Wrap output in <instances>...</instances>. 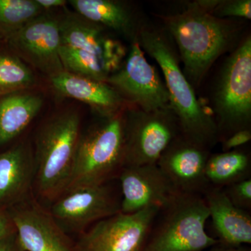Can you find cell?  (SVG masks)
<instances>
[{"mask_svg":"<svg viewBox=\"0 0 251 251\" xmlns=\"http://www.w3.org/2000/svg\"><path fill=\"white\" fill-rule=\"evenodd\" d=\"M138 41L161 67L181 135L208 149L215 145L219 138L215 120L200 103L193 85L180 68L179 54L171 36L167 31L143 25Z\"/></svg>","mask_w":251,"mask_h":251,"instance_id":"6da1fadb","label":"cell"},{"mask_svg":"<svg viewBox=\"0 0 251 251\" xmlns=\"http://www.w3.org/2000/svg\"><path fill=\"white\" fill-rule=\"evenodd\" d=\"M167 32L175 41L190 83L198 85L233 37L230 24L214 17L194 2L180 14L163 16Z\"/></svg>","mask_w":251,"mask_h":251,"instance_id":"7a4b0ae2","label":"cell"},{"mask_svg":"<svg viewBox=\"0 0 251 251\" xmlns=\"http://www.w3.org/2000/svg\"><path fill=\"white\" fill-rule=\"evenodd\" d=\"M80 125L78 113L67 110L51 117L38 133L34 179L44 197L59 196L67 188L80 138Z\"/></svg>","mask_w":251,"mask_h":251,"instance_id":"3957f363","label":"cell"},{"mask_svg":"<svg viewBox=\"0 0 251 251\" xmlns=\"http://www.w3.org/2000/svg\"><path fill=\"white\" fill-rule=\"evenodd\" d=\"M126 112L103 117L102 123L81 135L65 191L105 184L125 166Z\"/></svg>","mask_w":251,"mask_h":251,"instance_id":"277c9868","label":"cell"},{"mask_svg":"<svg viewBox=\"0 0 251 251\" xmlns=\"http://www.w3.org/2000/svg\"><path fill=\"white\" fill-rule=\"evenodd\" d=\"M161 211V222L143 251H202L219 242L206 233L209 212L201 195L180 193Z\"/></svg>","mask_w":251,"mask_h":251,"instance_id":"5b68a950","label":"cell"},{"mask_svg":"<svg viewBox=\"0 0 251 251\" xmlns=\"http://www.w3.org/2000/svg\"><path fill=\"white\" fill-rule=\"evenodd\" d=\"M213 106L219 133L247 129L251 120V38L248 36L225 63Z\"/></svg>","mask_w":251,"mask_h":251,"instance_id":"8992f818","label":"cell"},{"mask_svg":"<svg viewBox=\"0 0 251 251\" xmlns=\"http://www.w3.org/2000/svg\"><path fill=\"white\" fill-rule=\"evenodd\" d=\"M179 132L171 108L151 112L135 107L128 110L125 115L124 167L157 164Z\"/></svg>","mask_w":251,"mask_h":251,"instance_id":"52a82bcc","label":"cell"},{"mask_svg":"<svg viewBox=\"0 0 251 251\" xmlns=\"http://www.w3.org/2000/svg\"><path fill=\"white\" fill-rule=\"evenodd\" d=\"M106 82L135 108L147 112L171 108L166 85L147 61L138 40L132 41L126 58Z\"/></svg>","mask_w":251,"mask_h":251,"instance_id":"ba28073f","label":"cell"},{"mask_svg":"<svg viewBox=\"0 0 251 251\" xmlns=\"http://www.w3.org/2000/svg\"><path fill=\"white\" fill-rule=\"evenodd\" d=\"M161 209L145 208L133 214L117 213L98 221L81 238L80 251H143Z\"/></svg>","mask_w":251,"mask_h":251,"instance_id":"9c48e42d","label":"cell"},{"mask_svg":"<svg viewBox=\"0 0 251 251\" xmlns=\"http://www.w3.org/2000/svg\"><path fill=\"white\" fill-rule=\"evenodd\" d=\"M16 55L50 77L63 72L59 18L42 14L7 39Z\"/></svg>","mask_w":251,"mask_h":251,"instance_id":"30bf717a","label":"cell"},{"mask_svg":"<svg viewBox=\"0 0 251 251\" xmlns=\"http://www.w3.org/2000/svg\"><path fill=\"white\" fill-rule=\"evenodd\" d=\"M123 214L169 205L180 194L157 164L125 166L120 173Z\"/></svg>","mask_w":251,"mask_h":251,"instance_id":"8fae6325","label":"cell"},{"mask_svg":"<svg viewBox=\"0 0 251 251\" xmlns=\"http://www.w3.org/2000/svg\"><path fill=\"white\" fill-rule=\"evenodd\" d=\"M59 196L51 208V216L73 228H83L115 215L121 209V204L105 184L79 186Z\"/></svg>","mask_w":251,"mask_h":251,"instance_id":"7c38bea8","label":"cell"},{"mask_svg":"<svg viewBox=\"0 0 251 251\" xmlns=\"http://www.w3.org/2000/svg\"><path fill=\"white\" fill-rule=\"evenodd\" d=\"M209 156V149L180 135L162 153L157 166L179 193L201 195L209 188L205 178Z\"/></svg>","mask_w":251,"mask_h":251,"instance_id":"4fadbf2b","label":"cell"},{"mask_svg":"<svg viewBox=\"0 0 251 251\" xmlns=\"http://www.w3.org/2000/svg\"><path fill=\"white\" fill-rule=\"evenodd\" d=\"M7 211L23 251H72L54 218L39 206L23 201Z\"/></svg>","mask_w":251,"mask_h":251,"instance_id":"5bb4252c","label":"cell"},{"mask_svg":"<svg viewBox=\"0 0 251 251\" xmlns=\"http://www.w3.org/2000/svg\"><path fill=\"white\" fill-rule=\"evenodd\" d=\"M59 25L61 45L97 56L105 63L110 75L121 67L125 49L119 41L108 37L102 26L70 11L59 18Z\"/></svg>","mask_w":251,"mask_h":251,"instance_id":"9a60e30c","label":"cell"},{"mask_svg":"<svg viewBox=\"0 0 251 251\" xmlns=\"http://www.w3.org/2000/svg\"><path fill=\"white\" fill-rule=\"evenodd\" d=\"M34 173V156L25 144L0 153V209L8 210L25 201Z\"/></svg>","mask_w":251,"mask_h":251,"instance_id":"2e32d148","label":"cell"},{"mask_svg":"<svg viewBox=\"0 0 251 251\" xmlns=\"http://www.w3.org/2000/svg\"><path fill=\"white\" fill-rule=\"evenodd\" d=\"M54 90L64 97L90 105L103 117L121 111L125 100L107 82L63 71L50 77Z\"/></svg>","mask_w":251,"mask_h":251,"instance_id":"e0dca14e","label":"cell"},{"mask_svg":"<svg viewBox=\"0 0 251 251\" xmlns=\"http://www.w3.org/2000/svg\"><path fill=\"white\" fill-rule=\"evenodd\" d=\"M216 233L223 242L237 247L251 243V217L234 206L223 188H209L204 193Z\"/></svg>","mask_w":251,"mask_h":251,"instance_id":"ac0fdd59","label":"cell"},{"mask_svg":"<svg viewBox=\"0 0 251 251\" xmlns=\"http://www.w3.org/2000/svg\"><path fill=\"white\" fill-rule=\"evenodd\" d=\"M77 14L91 22L120 33L132 41L138 40L143 24L128 5L115 0H70Z\"/></svg>","mask_w":251,"mask_h":251,"instance_id":"d6986e66","label":"cell"},{"mask_svg":"<svg viewBox=\"0 0 251 251\" xmlns=\"http://www.w3.org/2000/svg\"><path fill=\"white\" fill-rule=\"evenodd\" d=\"M43 105L41 96L25 91L0 97V145L9 143L21 134Z\"/></svg>","mask_w":251,"mask_h":251,"instance_id":"ffe728a7","label":"cell"},{"mask_svg":"<svg viewBox=\"0 0 251 251\" xmlns=\"http://www.w3.org/2000/svg\"><path fill=\"white\" fill-rule=\"evenodd\" d=\"M249 155L239 150L224 151L209 156L205 167V178L209 188L226 187L249 178Z\"/></svg>","mask_w":251,"mask_h":251,"instance_id":"44dd1931","label":"cell"},{"mask_svg":"<svg viewBox=\"0 0 251 251\" xmlns=\"http://www.w3.org/2000/svg\"><path fill=\"white\" fill-rule=\"evenodd\" d=\"M43 13L36 0H0V39H9Z\"/></svg>","mask_w":251,"mask_h":251,"instance_id":"7402d4cb","label":"cell"},{"mask_svg":"<svg viewBox=\"0 0 251 251\" xmlns=\"http://www.w3.org/2000/svg\"><path fill=\"white\" fill-rule=\"evenodd\" d=\"M59 57L64 70L75 75L105 82L110 75L105 63L86 51L61 45Z\"/></svg>","mask_w":251,"mask_h":251,"instance_id":"603a6c76","label":"cell"},{"mask_svg":"<svg viewBox=\"0 0 251 251\" xmlns=\"http://www.w3.org/2000/svg\"><path fill=\"white\" fill-rule=\"evenodd\" d=\"M30 68L16 54L0 52V97L25 91L35 85Z\"/></svg>","mask_w":251,"mask_h":251,"instance_id":"cb8c5ba5","label":"cell"},{"mask_svg":"<svg viewBox=\"0 0 251 251\" xmlns=\"http://www.w3.org/2000/svg\"><path fill=\"white\" fill-rule=\"evenodd\" d=\"M211 14L219 19L236 17L251 20V0H219L215 7L211 11Z\"/></svg>","mask_w":251,"mask_h":251,"instance_id":"d4e9b609","label":"cell"},{"mask_svg":"<svg viewBox=\"0 0 251 251\" xmlns=\"http://www.w3.org/2000/svg\"><path fill=\"white\" fill-rule=\"evenodd\" d=\"M226 196L234 206L247 211L251 207V179L247 178L226 186Z\"/></svg>","mask_w":251,"mask_h":251,"instance_id":"484cf974","label":"cell"},{"mask_svg":"<svg viewBox=\"0 0 251 251\" xmlns=\"http://www.w3.org/2000/svg\"><path fill=\"white\" fill-rule=\"evenodd\" d=\"M251 140V132L249 128L238 130L226 138L223 143V148L224 151L235 150L239 147L249 143Z\"/></svg>","mask_w":251,"mask_h":251,"instance_id":"4316f807","label":"cell"},{"mask_svg":"<svg viewBox=\"0 0 251 251\" xmlns=\"http://www.w3.org/2000/svg\"><path fill=\"white\" fill-rule=\"evenodd\" d=\"M0 251H23L18 243L16 231L0 239Z\"/></svg>","mask_w":251,"mask_h":251,"instance_id":"83f0119b","label":"cell"},{"mask_svg":"<svg viewBox=\"0 0 251 251\" xmlns=\"http://www.w3.org/2000/svg\"><path fill=\"white\" fill-rule=\"evenodd\" d=\"M14 230L12 221L7 210L0 209V239Z\"/></svg>","mask_w":251,"mask_h":251,"instance_id":"f1b7e54d","label":"cell"},{"mask_svg":"<svg viewBox=\"0 0 251 251\" xmlns=\"http://www.w3.org/2000/svg\"><path fill=\"white\" fill-rule=\"evenodd\" d=\"M36 1L44 11L52 8L64 7L68 4V1L65 0H36Z\"/></svg>","mask_w":251,"mask_h":251,"instance_id":"f546056e","label":"cell"},{"mask_svg":"<svg viewBox=\"0 0 251 251\" xmlns=\"http://www.w3.org/2000/svg\"><path fill=\"white\" fill-rule=\"evenodd\" d=\"M215 251H244L239 250V249H219V250H216Z\"/></svg>","mask_w":251,"mask_h":251,"instance_id":"4dcf8cb0","label":"cell"}]
</instances>
